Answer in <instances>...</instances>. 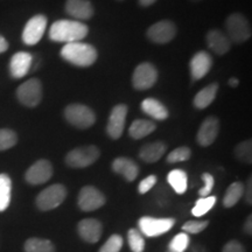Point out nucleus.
<instances>
[{
	"mask_svg": "<svg viewBox=\"0 0 252 252\" xmlns=\"http://www.w3.org/2000/svg\"><path fill=\"white\" fill-rule=\"evenodd\" d=\"M252 179L249 178V181H248V186H247V189L244 188V191H245V202L248 204H251L252 203Z\"/></svg>",
	"mask_w": 252,
	"mask_h": 252,
	"instance_id": "41",
	"label": "nucleus"
},
{
	"mask_svg": "<svg viewBox=\"0 0 252 252\" xmlns=\"http://www.w3.org/2000/svg\"><path fill=\"white\" fill-rule=\"evenodd\" d=\"M7 49H8L7 40L0 34V54H1V53H5Z\"/></svg>",
	"mask_w": 252,
	"mask_h": 252,
	"instance_id": "43",
	"label": "nucleus"
},
{
	"mask_svg": "<svg viewBox=\"0 0 252 252\" xmlns=\"http://www.w3.org/2000/svg\"><path fill=\"white\" fill-rule=\"evenodd\" d=\"M168 184L174 189L175 193L184 194L188 187V176L187 173L182 169H173L167 176Z\"/></svg>",
	"mask_w": 252,
	"mask_h": 252,
	"instance_id": "26",
	"label": "nucleus"
},
{
	"mask_svg": "<svg viewBox=\"0 0 252 252\" xmlns=\"http://www.w3.org/2000/svg\"><path fill=\"white\" fill-rule=\"evenodd\" d=\"M219 131H220L219 119L214 117V116H210V117L206 118L202 124H201L200 128H198V132L196 135L197 143L203 147L210 146V145L216 140Z\"/></svg>",
	"mask_w": 252,
	"mask_h": 252,
	"instance_id": "15",
	"label": "nucleus"
},
{
	"mask_svg": "<svg viewBox=\"0 0 252 252\" xmlns=\"http://www.w3.org/2000/svg\"><path fill=\"white\" fill-rule=\"evenodd\" d=\"M33 63V56L27 52H18L12 56L9 62V74L13 78H23L26 76Z\"/></svg>",
	"mask_w": 252,
	"mask_h": 252,
	"instance_id": "17",
	"label": "nucleus"
},
{
	"mask_svg": "<svg viewBox=\"0 0 252 252\" xmlns=\"http://www.w3.org/2000/svg\"><path fill=\"white\" fill-rule=\"evenodd\" d=\"M156 128L157 126L153 122L146 121V119H137L131 124L128 133L133 139H141L156 131Z\"/></svg>",
	"mask_w": 252,
	"mask_h": 252,
	"instance_id": "25",
	"label": "nucleus"
},
{
	"mask_svg": "<svg viewBox=\"0 0 252 252\" xmlns=\"http://www.w3.org/2000/svg\"><path fill=\"white\" fill-rule=\"evenodd\" d=\"M141 110L143 112L149 115L157 121H165L168 117V111L165 105L156 98H146L141 103Z\"/></svg>",
	"mask_w": 252,
	"mask_h": 252,
	"instance_id": "23",
	"label": "nucleus"
},
{
	"mask_svg": "<svg viewBox=\"0 0 252 252\" xmlns=\"http://www.w3.org/2000/svg\"><path fill=\"white\" fill-rule=\"evenodd\" d=\"M190 156H191V152L188 147L186 146L178 147V149L172 151V152L167 156V162L176 163V162L187 161L189 158H190Z\"/></svg>",
	"mask_w": 252,
	"mask_h": 252,
	"instance_id": "35",
	"label": "nucleus"
},
{
	"mask_svg": "<svg viewBox=\"0 0 252 252\" xmlns=\"http://www.w3.org/2000/svg\"><path fill=\"white\" fill-rule=\"evenodd\" d=\"M217 90H219V86L216 83L209 84L206 88H203L200 93H197L196 96L194 98V105L197 109H206L207 106H209L210 104L215 99Z\"/></svg>",
	"mask_w": 252,
	"mask_h": 252,
	"instance_id": "24",
	"label": "nucleus"
},
{
	"mask_svg": "<svg viewBox=\"0 0 252 252\" xmlns=\"http://www.w3.org/2000/svg\"><path fill=\"white\" fill-rule=\"evenodd\" d=\"M126 116H127V106L124 104H118L112 109L106 127L108 134L112 139H119L122 137L125 127Z\"/></svg>",
	"mask_w": 252,
	"mask_h": 252,
	"instance_id": "14",
	"label": "nucleus"
},
{
	"mask_svg": "<svg viewBox=\"0 0 252 252\" xmlns=\"http://www.w3.org/2000/svg\"><path fill=\"white\" fill-rule=\"evenodd\" d=\"M65 197H67V189L64 186L55 184L43 189L36 196L35 203L41 212H48L61 206Z\"/></svg>",
	"mask_w": 252,
	"mask_h": 252,
	"instance_id": "4",
	"label": "nucleus"
},
{
	"mask_svg": "<svg viewBox=\"0 0 252 252\" xmlns=\"http://www.w3.org/2000/svg\"><path fill=\"white\" fill-rule=\"evenodd\" d=\"M207 42L209 48L214 53H216L217 55H224L225 53L229 52L230 47H231V42H230L228 36L219 30L208 32Z\"/></svg>",
	"mask_w": 252,
	"mask_h": 252,
	"instance_id": "21",
	"label": "nucleus"
},
{
	"mask_svg": "<svg viewBox=\"0 0 252 252\" xmlns=\"http://www.w3.org/2000/svg\"><path fill=\"white\" fill-rule=\"evenodd\" d=\"M123 243L124 241H123L122 236L112 235L99 249V252H119L123 248Z\"/></svg>",
	"mask_w": 252,
	"mask_h": 252,
	"instance_id": "36",
	"label": "nucleus"
},
{
	"mask_svg": "<svg viewBox=\"0 0 252 252\" xmlns=\"http://www.w3.org/2000/svg\"><path fill=\"white\" fill-rule=\"evenodd\" d=\"M209 222L208 220H188L182 225V230L186 234H200L207 228Z\"/></svg>",
	"mask_w": 252,
	"mask_h": 252,
	"instance_id": "37",
	"label": "nucleus"
},
{
	"mask_svg": "<svg viewBox=\"0 0 252 252\" xmlns=\"http://www.w3.org/2000/svg\"><path fill=\"white\" fill-rule=\"evenodd\" d=\"M213 65L212 56L207 52H198L190 60V74L194 81L203 78Z\"/></svg>",
	"mask_w": 252,
	"mask_h": 252,
	"instance_id": "19",
	"label": "nucleus"
},
{
	"mask_svg": "<svg viewBox=\"0 0 252 252\" xmlns=\"http://www.w3.org/2000/svg\"><path fill=\"white\" fill-rule=\"evenodd\" d=\"M80 237L87 243H97L102 237L103 226L99 220L94 219L82 220L77 225Z\"/></svg>",
	"mask_w": 252,
	"mask_h": 252,
	"instance_id": "16",
	"label": "nucleus"
},
{
	"mask_svg": "<svg viewBox=\"0 0 252 252\" xmlns=\"http://www.w3.org/2000/svg\"><path fill=\"white\" fill-rule=\"evenodd\" d=\"M222 252H247L245 248L237 241H230L224 245Z\"/></svg>",
	"mask_w": 252,
	"mask_h": 252,
	"instance_id": "40",
	"label": "nucleus"
},
{
	"mask_svg": "<svg viewBox=\"0 0 252 252\" xmlns=\"http://www.w3.org/2000/svg\"><path fill=\"white\" fill-rule=\"evenodd\" d=\"M99 158V150L94 145L76 147L65 157V163L72 168H86L97 161Z\"/></svg>",
	"mask_w": 252,
	"mask_h": 252,
	"instance_id": "5",
	"label": "nucleus"
},
{
	"mask_svg": "<svg viewBox=\"0 0 252 252\" xmlns=\"http://www.w3.org/2000/svg\"><path fill=\"white\" fill-rule=\"evenodd\" d=\"M128 245L132 252H143L145 250V241L143 234L137 229H130L127 234Z\"/></svg>",
	"mask_w": 252,
	"mask_h": 252,
	"instance_id": "33",
	"label": "nucleus"
},
{
	"mask_svg": "<svg viewBox=\"0 0 252 252\" xmlns=\"http://www.w3.org/2000/svg\"><path fill=\"white\" fill-rule=\"evenodd\" d=\"M175 224L174 219H156L144 216L138 222L140 232L147 237H158L169 231Z\"/></svg>",
	"mask_w": 252,
	"mask_h": 252,
	"instance_id": "8",
	"label": "nucleus"
},
{
	"mask_svg": "<svg viewBox=\"0 0 252 252\" xmlns=\"http://www.w3.org/2000/svg\"><path fill=\"white\" fill-rule=\"evenodd\" d=\"M156 184H157V176L150 175V176H147V178H145L144 180L140 182L139 187H138V190H139L140 194H145V193H147L149 190H151Z\"/></svg>",
	"mask_w": 252,
	"mask_h": 252,
	"instance_id": "39",
	"label": "nucleus"
},
{
	"mask_svg": "<svg viewBox=\"0 0 252 252\" xmlns=\"http://www.w3.org/2000/svg\"><path fill=\"white\" fill-rule=\"evenodd\" d=\"M47 23H48V20H47L46 15L43 14H36L33 18H31L23 31V41L25 45H36L45 34Z\"/></svg>",
	"mask_w": 252,
	"mask_h": 252,
	"instance_id": "9",
	"label": "nucleus"
},
{
	"mask_svg": "<svg viewBox=\"0 0 252 252\" xmlns=\"http://www.w3.org/2000/svg\"><path fill=\"white\" fill-rule=\"evenodd\" d=\"M157 0H139V5L141 7H149V6L153 5Z\"/></svg>",
	"mask_w": 252,
	"mask_h": 252,
	"instance_id": "44",
	"label": "nucleus"
},
{
	"mask_svg": "<svg viewBox=\"0 0 252 252\" xmlns=\"http://www.w3.org/2000/svg\"><path fill=\"white\" fill-rule=\"evenodd\" d=\"M77 203L83 212H94L105 204V196L93 186H86L78 194Z\"/></svg>",
	"mask_w": 252,
	"mask_h": 252,
	"instance_id": "11",
	"label": "nucleus"
},
{
	"mask_svg": "<svg viewBox=\"0 0 252 252\" xmlns=\"http://www.w3.org/2000/svg\"><path fill=\"white\" fill-rule=\"evenodd\" d=\"M61 56L65 61L78 67H89L97 60V52L89 43L70 42L65 43L61 49Z\"/></svg>",
	"mask_w": 252,
	"mask_h": 252,
	"instance_id": "2",
	"label": "nucleus"
},
{
	"mask_svg": "<svg viewBox=\"0 0 252 252\" xmlns=\"http://www.w3.org/2000/svg\"><path fill=\"white\" fill-rule=\"evenodd\" d=\"M12 180L5 173L0 174V213L5 212L11 203Z\"/></svg>",
	"mask_w": 252,
	"mask_h": 252,
	"instance_id": "27",
	"label": "nucleus"
},
{
	"mask_svg": "<svg viewBox=\"0 0 252 252\" xmlns=\"http://www.w3.org/2000/svg\"><path fill=\"white\" fill-rule=\"evenodd\" d=\"M64 9L67 14L77 20H89L94 13L90 0H67Z\"/></svg>",
	"mask_w": 252,
	"mask_h": 252,
	"instance_id": "18",
	"label": "nucleus"
},
{
	"mask_svg": "<svg viewBox=\"0 0 252 252\" xmlns=\"http://www.w3.org/2000/svg\"><path fill=\"white\" fill-rule=\"evenodd\" d=\"M189 236L186 232H180L172 239L168 245V251L171 252H185L189 247Z\"/></svg>",
	"mask_w": 252,
	"mask_h": 252,
	"instance_id": "34",
	"label": "nucleus"
},
{
	"mask_svg": "<svg viewBox=\"0 0 252 252\" xmlns=\"http://www.w3.org/2000/svg\"><path fill=\"white\" fill-rule=\"evenodd\" d=\"M235 156L244 163L252 162V143L251 140L242 141L235 147Z\"/></svg>",
	"mask_w": 252,
	"mask_h": 252,
	"instance_id": "32",
	"label": "nucleus"
},
{
	"mask_svg": "<svg viewBox=\"0 0 252 252\" xmlns=\"http://www.w3.org/2000/svg\"><path fill=\"white\" fill-rule=\"evenodd\" d=\"M225 30L230 42L243 43L251 37V26L242 13L230 14L225 20Z\"/></svg>",
	"mask_w": 252,
	"mask_h": 252,
	"instance_id": "3",
	"label": "nucleus"
},
{
	"mask_svg": "<svg viewBox=\"0 0 252 252\" xmlns=\"http://www.w3.org/2000/svg\"><path fill=\"white\" fill-rule=\"evenodd\" d=\"M17 97L23 105L35 108L42 99V84L37 78H31L18 88Z\"/></svg>",
	"mask_w": 252,
	"mask_h": 252,
	"instance_id": "7",
	"label": "nucleus"
},
{
	"mask_svg": "<svg viewBox=\"0 0 252 252\" xmlns=\"http://www.w3.org/2000/svg\"><path fill=\"white\" fill-rule=\"evenodd\" d=\"M25 252H55V247L49 239L30 238L25 242Z\"/></svg>",
	"mask_w": 252,
	"mask_h": 252,
	"instance_id": "28",
	"label": "nucleus"
},
{
	"mask_svg": "<svg viewBox=\"0 0 252 252\" xmlns=\"http://www.w3.org/2000/svg\"><path fill=\"white\" fill-rule=\"evenodd\" d=\"M176 34V27L174 23L169 20H161L159 23L153 24L149 30H147L146 35L154 43H168L169 41L174 39Z\"/></svg>",
	"mask_w": 252,
	"mask_h": 252,
	"instance_id": "13",
	"label": "nucleus"
},
{
	"mask_svg": "<svg viewBox=\"0 0 252 252\" xmlns=\"http://www.w3.org/2000/svg\"><path fill=\"white\" fill-rule=\"evenodd\" d=\"M158 71L153 64L144 62L134 69L132 76V84L137 90H147L156 84Z\"/></svg>",
	"mask_w": 252,
	"mask_h": 252,
	"instance_id": "10",
	"label": "nucleus"
},
{
	"mask_svg": "<svg viewBox=\"0 0 252 252\" xmlns=\"http://www.w3.org/2000/svg\"><path fill=\"white\" fill-rule=\"evenodd\" d=\"M112 169L113 172L123 175L125 178V180L130 182L134 181L137 179L138 173H139V168H138L137 163L133 160L124 157L115 159V161L112 162Z\"/></svg>",
	"mask_w": 252,
	"mask_h": 252,
	"instance_id": "20",
	"label": "nucleus"
},
{
	"mask_svg": "<svg viewBox=\"0 0 252 252\" xmlns=\"http://www.w3.org/2000/svg\"><path fill=\"white\" fill-rule=\"evenodd\" d=\"M202 180L204 181V186L200 189L198 194H200L201 197L209 196L210 193H212L213 188H214V178H213V175L209 174V173H203Z\"/></svg>",
	"mask_w": 252,
	"mask_h": 252,
	"instance_id": "38",
	"label": "nucleus"
},
{
	"mask_svg": "<svg viewBox=\"0 0 252 252\" xmlns=\"http://www.w3.org/2000/svg\"><path fill=\"white\" fill-rule=\"evenodd\" d=\"M216 203V197L215 196H206V197H201L200 200L196 201L195 206L193 209H191V214L195 217H201L209 212L212 208L215 206Z\"/></svg>",
	"mask_w": 252,
	"mask_h": 252,
	"instance_id": "30",
	"label": "nucleus"
},
{
	"mask_svg": "<svg viewBox=\"0 0 252 252\" xmlns=\"http://www.w3.org/2000/svg\"><path fill=\"white\" fill-rule=\"evenodd\" d=\"M53 176V166L48 160L41 159L34 162L30 168L27 169L25 179L30 185L36 186L46 184Z\"/></svg>",
	"mask_w": 252,
	"mask_h": 252,
	"instance_id": "12",
	"label": "nucleus"
},
{
	"mask_svg": "<svg viewBox=\"0 0 252 252\" xmlns=\"http://www.w3.org/2000/svg\"><path fill=\"white\" fill-rule=\"evenodd\" d=\"M18 143V135L9 128H0V151L14 147Z\"/></svg>",
	"mask_w": 252,
	"mask_h": 252,
	"instance_id": "31",
	"label": "nucleus"
},
{
	"mask_svg": "<svg viewBox=\"0 0 252 252\" xmlns=\"http://www.w3.org/2000/svg\"><path fill=\"white\" fill-rule=\"evenodd\" d=\"M238 84H239V81L237 80V78L232 77V78H230V80H229V86L230 87L236 88V87H238Z\"/></svg>",
	"mask_w": 252,
	"mask_h": 252,
	"instance_id": "45",
	"label": "nucleus"
},
{
	"mask_svg": "<svg viewBox=\"0 0 252 252\" xmlns=\"http://www.w3.org/2000/svg\"><path fill=\"white\" fill-rule=\"evenodd\" d=\"M244 231L247 232L248 235H251L252 234V216L250 215L245 220L244 223Z\"/></svg>",
	"mask_w": 252,
	"mask_h": 252,
	"instance_id": "42",
	"label": "nucleus"
},
{
	"mask_svg": "<svg viewBox=\"0 0 252 252\" xmlns=\"http://www.w3.org/2000/svg\"><path fill=\"white\" fill-rule=\"evenodd\" d=\"M64 117L77 128H88L96 122L93 110L82 104H70L64 110Z\"/></svg>",
	"mask_w": 252,
	"mask_h": 252,
	"instance_id": "6",
	"label": "nucleus"
},
{
	"mask_svg": "<svg viewBox=\"0 0 252 252\" xmlns=\"http://www.w3.org/2000/svg\"><path fill=\"white\" fill-rule=\"evenodd\" d=\"M89 28L77 20H58L49 30V39L55 42H77L87 36Z\"/></svg>",
	"mask_w": 252,
	"mask_h": 252,
	"instance_id": "1",
	"label": "nucleus"
},
{
	"mask_svg": "<svg viewBox=\"0 0 252 252\" xmlns=\"http://www.w3.org/2000/svg\"><path fill=\"white\" fill-rule=\"evenodd\" d=\"M167 252H171V251H167Z\"/></svg>",
	"mask_w": 252,
	"mask_h": 252,
	"instance_id": "47",
	"label": "nucleus"
},
{
	"mask_svg": "<svg viewBox=\"0 0 252 252\" xmlns=\"http://www.w3.org/2000/svg\"><path fill=\"white\" fill-rule=\"evenodd\" d=\"M166 144L162 141H156V143H150L144 145L141 147L139 157L141 160H144L145 162L153 163L157 162L158 160H160L162 158L163 154L166 152Z\"/></svg>",
	"mask_w": 252,
	"mask_h": 252,
	"instance_id": "22",
	"label": "nucleus"
},
{
	"mask_svg": "<svg viewBox=\"0 0 252 252\" xmlns=\"http://www.w3.org/2000/svg\"><path fill=\"white\" fill-rule=\"evenodd\" d=\"M244 194V185L242 182H234L226 189L224 198H223V206L225 208L234 207L238 202L239 198Z\"/></svg>",
	"mask_w": 252,
	"mask_h": 252,
	"instance_id": "29",
	"label": "nucleus"
},
{
	"mask_svg": "<svg viewBox=\"0 0 252 252\" xmlns=\"http://www.w3.org/2000/svg\"><path fill=\"white\" fill-rule=\"evenodd\" d=\"M191 1H200V0H191Z\"/></svg>",
	"mask_w": 252,
	"mask_h": 252,
	"instance_id": "46",
	"label": "nucleus"
}]
</instances>
